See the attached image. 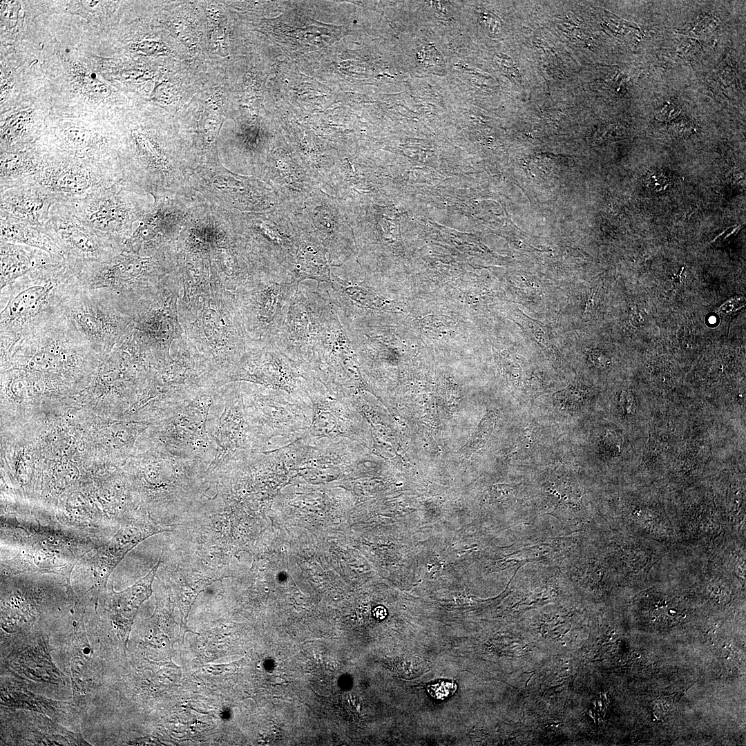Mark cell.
I'll use <instances>...</instances> for the list:
<instances>
[{"instance_id": "10", "label": "cell", "mask_w": 746, "mask_h": 746, "mask_svg": "<svg viewBox=\"0 0 746 746\" xmlns=\"http://www.w3.org/2000/svg\"><path fill=\"white\" fill-rule=\"evenodd\" d=\"M426 689L434 698L445 700L455 694L457 684L452 680L439 679L427 685Z\"/></svg>"}, {"instance_id": "15", "label": "cell", "mask_w": 746, "mask_h": 746, "mask_svg": "<svg viewBox=\"0 0 746 746\" xmlns=\"http://www.w3.org/2000/svg\"><path fill=\"white\" fill-rule=\"evenodd\" d=\"M711 320H714V318H711ZM714 321H711V323H714Z\"/></svg>"}, {"instance_id": "8", "label": "cell", "mask_w": 746, "mask_h": 746, "mask_svg": "<svg viewBox=\"0 0 746 746\" xmlns=\"http://www.w3.org/2000/svg\"><path fill=\"white\" fill-rule=\"evenodd\" d=\"M5 205L14 216L32 220L40 216L44 208L47 209L44 200L35 195H15Z\"/></svg>"}, {"instance_id": "9", "label": "cell", "mask_w": 746, "mask_h": 746, "mask_svg": "<svg viewBox=\"0 0 746 746\" xmlns=\"http://www.w3.org/2000/svg\"><path fill=\"white\" fill-rule=\"evenodd\" d=\"M82 172L76 171H64L56 173L50 179V183L58 189L76 191L85 188L88 184V178Z\"/></svg>"}, {"instance_id": "2", "label": "cell", "mask_w": 746, "mask_h": 746, "mask_svg": "<svg viewBox=\"0 0 746 746\" xmlns=\"http://www.w3.org/2000/svg\"><path fill=\"white\" fill-rule=\"evenodd\" d=\"M332 310L321 284L314 291L300 283L290 301L276 346L303 368L313 369L322 332Z\"/></svg>"}, {"instance_id": "11", "label": "cell", "mask_w": 746, "mask_h": 746, "mask_svg": "<svg viewBox=\"0 0 746 746\" xmlns=\"http://www.w3.org/2000/svg\"><path fill=\"white\" fill-rule=\"evenodd\" d=\"M649 186L656 191L666 190L671 185L669 176L662 172H654L647 179Z\"/></svg>"}, {"instance_id": "5", "label": "cell", "mask_w": 746, "mask_h": 746, "mask_svg": "<svg viewBox=\"0 0 746 746\" xmlns=\"http://www.w3.org/2000/svg\"><path fill=\"white\" fill-rule=\"evenodd\" d=\"M43 250L28 251L14 243H1V289L33 272L62 264L64 260Z\"/></svg>"}, {"instance_id": "1", "label": "cell", "mask_w": 746, "mask_h": 746, "mask_svg": "<svg viewBox=\"0 0 746 746\" xmlns=\"http://www.w3.org/2000/svg\"><path fill=\"white\" fill-rule=\"evenodd\" d=\"M66 262L20 278L1 289V349L10 353L37 326L62 314L61 303L76 286Z\"/></svg>"}, {"instance_id": "12", "label": "cell", "mask_w": 746, "mask_h": 746, "mask_svg": "<svg viewBox=\"0 0 746 746\" xmlns=\"http://www.w3.org/2000/svg\"><path fill=\"white\" fill-rule=\"evenodd\" d=\"M742 228L741 225H735L729 227L721 233L716 238L714 239V242L723 243L726 240L732 238Z\"/></svg>"}, {"instance_id": "4", "label": "cell", "mask_w": 746, "mask_h": 746, "mask_svg": "<svg viewBox=\"0 0 746 746\" xmlns=\"http://www.w3.org/2000/svg\"><path fill=\"white\" fill-rule=\"evenodd\" d=\"M247 296L249 318L252 334L270 345H274L290 301L298 283L283 270H273Z\"/></svg>"}, {"instance_id": "3", "label": "cell", "mask_w": 746, "mask_h": 746, "mask_svg": "<svg viewBox=\"0 0 746 746\" xmlns=\"http://www.w3.org/2000/svg\"><path fill=\"white\" fill-rule=\"evenodd\" d=\"M61 308L96 353H108L120 342L124 327L116 294L81 287L77 283L63 300Z\"/></svg>"}, {"instance_id": "14", "label": "cell", "mask_w": 746, "mask_h": 746, "mask_svg": "<svg viewBox=\"0 0 746 746\" xmlns=\"http://www.w3.org/2000/svg\"><path fill=\"white\" fill-rule=\"evenodd\" d=\"M534 673H535V672L533 673V674H532V675H531V676H530V678H528V679L527 680V681L526 682V685H525L526 688L527 687L528 682V681H529V680H530V678H531L533 677V676L534 675Z\"/></svg>"}, {"instance_id": "13", "label": "cell", "mask_w": 746, "mask_h": 746, "mask_svg": "<svg viewBox=\"0 0 746 746\" xmlns=\"http://www.w3.org/2000/svg\"><path fill=\"white\" fill-rule=\"evenodd\" d=\"M387 611L383 606H378L374 609V615L377 619L382 620L385 618Z\"/></svg>"}, {"instance_id": "6", "label": "cell", "mask_w": 746, "mask_h": 746, "mask_svg": "<svg viewBox=\"0 0 746 746\" xmlns=\"http://www.w3.org/2000/svg\"><path fill=\"white\" fill-rule=\"evenodd\" d=\"M332 266L325 247L307 231H302L291 276L298 283L305 280L329 283Z\"/></svg>"}, {"instance_id": "7", "label": "cell", "mask_w": 746, "mask_h": 746, "mask_svg": "<svg viewBox=\"0 0 746 746\" xmlns=\"http://www.w3.org/2000/svg\"><path fill=\"white\" fill-rule=\"evenodd\" d=\"M1 233L2 242L23 243L45 251L65 261L63 251L55 242L47 235L35 229L21 225V224L3 222L1 224Z\"/></svg>"}]
</instances>
